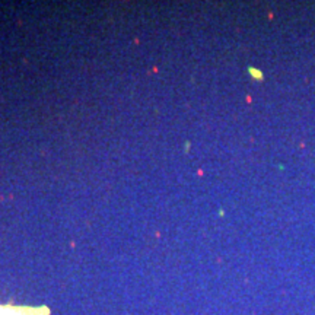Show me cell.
I'll use <instances>...</instances> for the list:
<instances>
[{
	"label": "cell",
	"mask_w": 315,
	"mask_h": 315,
	"mask_svg": "<svg viewBox=\"0 0 315 315\" xmlns=\"http://www.w3.org/2000/svg\"><path fill=\"white\" fill-rule=\"evenodd\" d=\"M250 72H251L253 77H255V79H263V73H261L260 70H255V69H250Z\"/></svg>",
	"instance_id": "obj_1"
}]
</instances>
